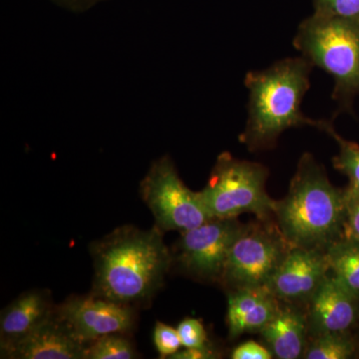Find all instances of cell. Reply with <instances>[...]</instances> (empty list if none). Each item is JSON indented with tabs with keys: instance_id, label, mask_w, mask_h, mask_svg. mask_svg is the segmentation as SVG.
Listing matches in <instances>:
<instances>
[{
	"instance_id": "cell-20",
	"label": "cell",
	"mask_w": 359,
	"mask_h": 359,
	"mask_svg": "<svg viewBox=\"0 0 359 359\" xmlns=\"http://www.w3.org/2000/svg\"><path fill=\"white\" fill-rule=\"evenodd\" d=\"M313 13L359 20V0H313Z\"/></svg>"
},
{
	"instance_id": "cell-12",
	"label": "cell",
	"mask_w": 359,
	"mask_h": 359,
	"mask_svg": "<svg viewBox=\"0 0 359 359\" xmlns=\"http://www.w3.org/2000/svg\"><path fill=\"white\" fill-rule=\"evenodd\" d=\"M1 355L13 359H85V344L54 313L32 334L2 348Z\"/></svg>"
},
{
	"instance_id": "cell-6",
	"label": "cell",
	"mask_w": 359,
	"mask_h": 359,
	"mask_svg": "<svg viewBox=\"0 0 359 359\" xmlns=\"http://www.w3.org/2000/svg\"><path fill=\"white\" fill-rule=\"evenodd\" d=\"M292 248L275 219L245 224L231 247L219 283L228 292L266 287Z\"/></svg>"
},
{
	"instance_id": "cell-7",
	"label": "cell",
	"mask_w": 359,
	"mask_h": 359,
	"mask_svg": "<svg viewBox=\"0 0 359 359\" xmlns=\"http://www.w3.org/2000/svg\"><path fill=\"white\" fill-rule=\"evenodd\" d=\"M140 193L154 216L156 226L163 231L183 233L212 219L199 193L183 183L169 157L153 163L141 182Z\"/></svg>"
},
{
	"instance_id": "cell-1",
	"label": "cell",
	"mask_w": 359,
	"mask_h": 359,
	"mask_svg": "<svg viewBox=\"0 0 359 359\" xmlns=\"http://www.w3.org/2000/svg\"><path fill=\"white\" fill-rule=\"evenodd\" d=\"M91 254L95 271L92 294L130 306L150 301L173 264L158 226H120L94 243Z\"/></svg>"
},
{
	"instance_id": "cell-27",
	"label": "cell",
	"mask_w": 359,
	"mask_h": 359,
	"mask_svg": "<svg viewBox=\"0 0 359 359\" xmlns=\"http://www.w3.org/2000/svg\"><path fill=\"white\" fill-rule=\"evenodd\" d=\"M355 337H356V340H358V354H359V337H358V335H355Z\"/></svg>"
},
{
	"instance_id": "cell-26",
	"label": "cell",
	"mask_w": 359,
	"mask_h": 359,
	"mask_svg": "<svg viewBox=\"0 0 359 359\" xmlns=\"http://www.w3.org/2000/svg\"><path fill=\"white\" fill-rule=\"evenodd\" d=\"M60 4H65V6L72 7L74 9H83L86 7L93 6L95 2L99 0H57Z\"/></svg>"
},
{
	"instance_id": "cell-3",
	"label": "cell",
	"mask_w": 359,
	"mask_h": 359,
	"mask_svg": "<svg viewBox=\"0 0 359 359\" xmlns=\"http://www.w3.org/2000/svg\"><path fill=\"white\" fill-rule=\"evenodd\" d=\"M311 66L304 57L287 58L245 75L249 117L241 141L250 151L273 148L280 134L292 127L323 129L325 121L311 119L302 112Z\"/></svg>"
},
{
	"instance_id": "cell-17",
	"label": "cell",
	"mask_w": 359,
	"mask_h": 359,
	"mask_svg": "<svg viewBox=\"0 0 359 359\" xmlns=\"http://www.w3.org/2000/svg\"><path fill=\"white\" fill-rule=\"evenodd\" d=\"M358 354L354 334H325L309 337L306 359H349Z\"/></svg>"
},
{
	"instance_id": "cell-23",
	"label": "cell",
	"mask_w": 359,
	"mask_h": 359,
	"mask_svg": "<svg viewBox=\"0 0 359 359\" xmlns=\"http://www.w3.org/2000/svg\"><path fill=\"white\" fill-rule=\"evenodd\" d=\"M344 237L359 242V192L346 189Z\"/></svg>"
},
{
	"instance_id": "cell-16",
	"label": "cell",
	"mask_w": 359,
	"mask_h": 359,
	"mask_svg": "<svg viewBox=\"0 0 359 359\" xmlns=\"http://www.w3.org/2000/svg\"><path fill=\"white\" fill-rule=\"evenodd\" d=\"M325 252L330 275L359 299V242L344 237Z\"/></svg>"
},
{
	"instance_id": "cell-10",
	"label": "cell",
	"mask_w": 359,
	"mask_h": 359,
	"mask_svg": "<svg viewBox=\"0 0 359 359\" xmlns=\"http://www.w3.org/2000/svg\"><path fill=\"white\" fill-rule=\"evenodd\" d=\"M328 273L325 250L292 247L266 287L278 301L306 308Z\"/></svg>"
},
{
	"instance_id": "cell-22",
	"label": "cell",
	"mask_w": 359,
	"mask_h": 359,
	"mask_svg": "<svg viewBox=\"0 0 359 359\" xmlns=\"http://www.w3.org/2000/svg\"><path fill=\"white\" fill-rule=\"evenodd\" d=\"M178 330L182 346L185 348H204L211 346L205 327L199 320L187 318L179 323Z\"/></svg>"
},
{
	"instance_id": "cell-8",
	"label": "cell",
	"mask_w": 359,
	"mask_h": 359,
	"mask_svg": "<svg viewBox=\"0 0 359 359\" xmlns=\"http://www.w3.org/2000/svg\"><path fill=\"white\" fill-rule=\"evenodd\" d=\"M244 226L238 218L211 219L183 231L172 255L173 261L195 280L219 283L231 247Z\"/></svg>"
},
{
	"instance_id": "cell-5",
	"label": "cell",
	"mask_w": 359,
	"mask_h": 359,
	"mask_svg": "<svg viewBox=\"0 0 359 359\" xmlns=\"http://www.w3.org/2000/svg\"><path fill=\"white\" fill-rule=\"evenodd\" d=\"M269 170L259 163L222 153L199 197L212 219L238 218L252 214L257 219H273L276 201L266 193Z\"/></svg>"
},
{
	"instance_id": "cell-25",
	"label": "cell",
	"mask_w": 359,
	"mask_h": 359,
	"mask_svg": "<svg viewBox=\"0 0 359 359\" xmlns=\"http://www.w3.org/2000/svg\"><path fill=\"white\" fill-rule=\"evenodd\" d=\"M219 358V353H216L212 346L204 348H185L180 349L178 353L174 354L171 358L174 359H212Z\"/></svg>"
},
{
	"instance_id": "cell-11",
	"label": "cell",
	"mask_w": 359,
	"mask_h": 359,
	"mask_svg": "<svg viewBox=\"0 0 359 359\" xmlns=\"http://www.w3.org/2000/svg\"><path fill=\"white\" fill-rule=\"evenodd\" d=\"M306 308L309 337L353 334L359 327V299L330 273Z\"/></svg>"
},
{
	"instance_id": "cell-4",
	"label": "cell",
	"mask_w": 359,
	"mask_h": 359,
	"mask_svg": "<svg viewBox=\"0 0 359 359\" xmlns=\"http://www.w3.org/2000/svg\"><path fill=\"white\" fill-rule=\"evenodd\" d=\"M295 48L334 77V97L348 100L359 92V20L313 13L302 21Z\"/></svg>"
},
{
	"instance_id": "cell-21",
	"label": "cell",
	"mask_w": 359,
	"mask_h": 359,
	"mask_svg": "<svg viewBox=\"0 0 359 359\" xmlns=\"http://www.w3.org/2000/svg\"><path fill=\"white\" fill-rule=\"evenodd\" d=\"M153 339L162 358H171L180 349L183 348L178 330L160 321L156 323Z\"/></svg>"
},
{
	"instance_id": "cell-9",
	"label": "cell",
	"mask_w": 359,
	"mask_h": 359,
	"mask_svg": "<svg viewBox=\"0 0 359 359\" xmlns=\"http://www.w3.org/2000/svg\"><path fill=\"white\" fill-rule=\"evenodd\" d=\"M55 313L83 344L106 334H129L135 325L133 306L94 294L66 299L56 306Z\"/></svg>"
},
{
	"instance_id": "cell-24",
	"label": "cell",
	"mask_w": 359,
	"mask_h": 359,
	"mask_svg": "<svg viewBox=\"0 0 359 359\" xmlns=\"http://www.w3.org/2000/svg\"><path fill=\"white\" fill-rule=\"evenodd\" d=\"M231 358L233 359H271L273 354L264 344H259L254 340L243 342L235 347L231 351Z\"/></svg>"
},
{
	"instance_id": "cell-15",
	"label": "cell",
	"mask_w": 359,
	"mask_h": 359,
	"mask_svg": "<svg viewBox=\"0 0 359 359\" xmlns=\"http://www.w3.org/2000/svg\"><path fill=\"white\" fill-rule=\"evenodd\" d=\"M56 306L47 290H29L11 302L0 318V347L11 346L50 320Z\"/></svg>"
},
{
	"instance_id": "cell-2",
	"label": "cell",
	"mask_w": 359,
	"mask_h": 359,
	"mask_svg": "<svg viewBox=\"0 0 359 359\" xmlns=\"http://www.w3.org/2000/svg\"><path fill=\"white\" fill-rule=\"evenodd\" d=\"M273 219L292 247L325 250L344 237L346 189L332 185L325 168L306 153L287 196L276 202Z\"/></svg>"
},
{
	"instance_id": "cell-13",
	"label": "cell",
	"mask_w": 359,
	"mask_h": 359,
	"mask_svg": "<svg viewBox=\"0 0 359 359\" xmlns=\"http://www.w3.org/2000/svg\"><path fill=\"white\" fill-rule=\"evenodd\" d=\"M280 302L266 287L229 292L226 325L230 339L259 334L275 316Z\"/></svg>"
},
{
	"instance_id": "cell-18",
	"label": "cell",
	"mask_w": 359,
	"mask_h": 359,
	"mask_svg": "<svg viewBox=\"0 0 359 359\" xmlns=\"http://www.w3.org/2000/svg\"><path fill=\"white\" fill-rule=\"evenodd\" d=\"M323 130L330 134L339 144V154L332 159L334 166L349 180L348 188L359 192V145L347 141L337 133L330 122H325Z\"/></svg>"
},
{
	"instance_id": "cell-19",
	"label": "cell",
	"mask_w": 359,
	"mask_h": 359,
	"mask_svg": "<svg viewBox=\"0 0 359 359\" xmlns=\"http://www.w3.org/2000/svg\"><path fill=\"white\" fill-rule=\"evenodd\" d=\"M136 355L126 334H106L85 344V359H131Z\"/></svg>"
},
{
	"instance_id": "cell-14",
	"label": "cell",
	"mask_w": 359,
	"mask_h": 359,
	"mask_svg": "<svg viewBox=\"0 0 359 359\" xmlns=\"http://www.w3.org/2000/svg\"><path fill=\"white\" fill-rule=\"evenodd\" d=\"M259 334L273 358H304L309 339L304 306L280 302L275 316Z\"/></svg>"
}]
</instances>
